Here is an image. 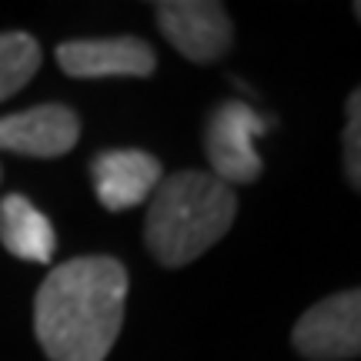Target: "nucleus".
Here are the masks:
<instances>
[{
	"instance_id": "obj_1",
	"label": "nucleus",
	"mask_w": 361,
	"mask_h": 361,
	"mask_svg": "<svg viewBox=\"0 0 361 361\" xmlns=\"http://www.w3.org/2000/svg\"><path fill=\"white\" fill-rule=\"evenodd\" d=\"M128 301V271L117 258L64 261L40 281L34 335L51 361H104L114 348Z\"/></svg>"
},
{
	"instance_id": "obj_2",
	"label": "nucleus",
	"mask_w": 361,
	"mask_h": 361,
	"mask_svg": "<svg viewBox=\"0 0 361 361\" xmlns=\"http://www.w3.org/2000/svg\"><path fill=\"white\" fill-rule=\"evenodd\" d=\"M238 214L234 188L211 171H178L147 201L144 245L164 268H184L228 234Z\"/></svg>"
},
{
	"instance_id": "obj_3",
	"label": "nucleus",
	"mask_w": 361,
	"mask_h": 361,
	"mask_svg": "<svg viewBox=\"0 0 361 361\" xmlns=\"http://www.w3.org/2000/svg\"><path fill=\"white\" fill-rule=\"evenodd\" d=\"M268 130V121L245 101H221L204 121V154L211 174L234 184H255L261 178V154L255 141Z\"/></svg>"
},
{
	"instance_id": "obj_4",
	"label": "nucleus",
	"mask_w": 361,
	"mask_h": 361,
	"mask_svg": "<svg viewBox=\"0 0 361 361\" xmlns=\"http://www.w3.org/2000/svg\"><path fill=\"white\" fill-rule=\"evenodd\" d=\"M291 345L308 361L361 358V288L314 301L291 331Z\"/></svg>"
},
{
	"instance_id": "obj_5",
	"label": "nucleus",
	"mask_w": 361,
	"mask_h": 361,
	"mask_svg": "<svg viewBox=\"0 0 361 361\" xmlns=\"http://www.w3.org/2000/svg\"><path fill=\"white\" fill-rule=\"evenodd\" d=\"M154 17L171 47L194 64H214L231 51L234 27L218 0H157Z\"/></svg>"
},
{
	"instance_id": "obj_6",
	"label": "nucleus",
	"mask_w": 361,
	"mask_h": 361,
	"mask_svg": "<svg viewBox=\"0 0 361 361\" xmlns=\"http://www.w3.org/2000/svg\"><path fill=\"white\" fill-rule=\"evenodd\" d=\"M57 64L67 78H151L157 67L154 47L141 37H97L67 40L57 47Z\"/></svg>"
},
{
	"instance_id": "obj_7",
	"label": "nucleus",
	"mask_w": 361,
	"mask_h": 361,
	"mask_svg": "<svg viewBox=\"0 0 361 361\" xmlns=\"http://www.w3.org/2000/svg\"><path fill=\"white\" fill-rule=\"evenodd\" d=\"M80 137V117L67 104H37L0 117V151L24 157H61Z\"/></svg>"
},
{
	"instance_id": "obj_8",
	"label": "nucleus",
	"mask_w": 361,
	"mask_h": 361,
	"mask_svg": "<svg viewBox=\"0 0 361 361\" xmlns=\"http://www.w3.org/2000/svg\"><path fill=\"white\" fill-rule=\"evenodd\" d=\"M90 180H94L97 201L107 211H128V207L151 201L154 188L164 180V168L147 151L117 147L90 161Z\"/></svg>"
},
{
	"instance_id": "obj_9",
	"label": "nucleus",
	"mask_w": 361,
	"mask_h": 361,
	"mask_svg": "<svg viewBox=\"0 0 361 361\" xmlns=\"http://www.w3.org/2000/svg\"><path fill=\"white\" fill-rule=\"evenodd\" d=\"M0 245L20 261H37L47 264L54 258V238L51 221L27 201L24 194H7L0 201Z\"/></svg>"
},
{
	"instance_id": "obj_10",
	"label": "nucleus",
	"mask_w": 361,
	"mask_h": 361,
	"mask_svg": "<svg viewBox=\"0 0 361 361\" xmlns=\"http://www.w3.org/2000/svg\"><path fill=\"white\" fill-rule=\"evenodd\" d=\"M40 71V44L24 30L0 34V101L24 90Z\"/></svg>"
},
{
	"instance_id": "obj_11",
	"label": "nucleus",
	"mask_w": 361,
	"mask_h": 361,
	"mask_svg": "<svg viewBox=\"0 0 361 361\" xmlns=\"http://www.w3.org/2000/svg\"><path fill=\"white\" fill-rule=\"evenodd\" d=\"M341 157H345V178L361 194V87L348 94L345 104V134H341Z\"/></svg>"
},
{
	"instance_id": "obj_12",
	"label": "nucleus",
	"mask_w": 361,
	"mask_h": 361,
	"mask_svg": "<svg viewBox=\"0 0 361 361\" xmlns=\"http://www.w3.org/2000/svg\"><path fill=\"white\" fill-rule=\"evenodd\" d=\"M355 17H358V20H361V0H358V4H355Z\"/></svg>"
},
{
	"instance_id": "obj_13",
	"label": "nucleus",
	"mask_w": 361,
	"mask_h": 361,
	"mask_svg": "<svg viewBox=\"0 0 361 361\" xmlns=\"http://www.w3.org/2000/svg\"><path fill=\"white\" fill-rule=\"evenodd\" d=\"M0 174H4V171H0Z\"/></svg>"
}]
</instances>
